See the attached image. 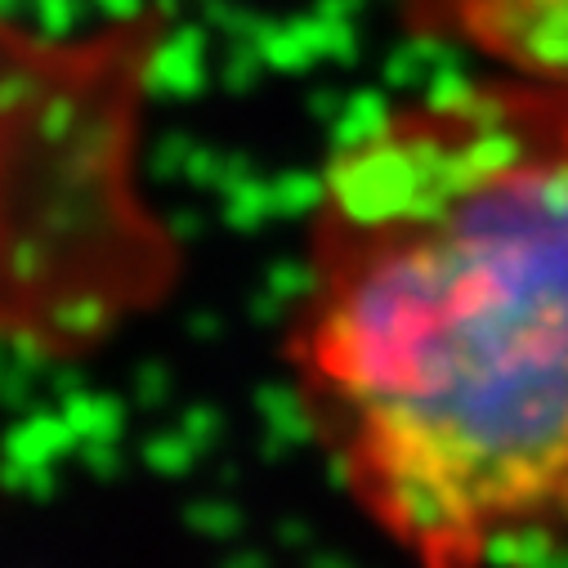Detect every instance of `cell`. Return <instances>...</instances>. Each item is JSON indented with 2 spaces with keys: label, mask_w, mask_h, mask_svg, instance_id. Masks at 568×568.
<instances>
[{
  "label": "cell",
  "mask_w": 568,
  "mask_h": 568,
  "mask_svg": "<svg viewBox=\"0 0 568 568\" xmlns=\"http://www.w3.org/2000/svg\"><path fill=\"white\" fill-rule=\"evenodd\" d=\"M292 372L341 488L412 568L568 546V81H457L345 139Z\"/></svg>",
  "instance_id": "obj_1"
},
{
  "label": "cell",
  "mask_w": 568,
  "mask_h": 568,
  "mask_svg": "<svg viewBox=\"0 0 568 568\" xmlns=\"http://www.w3.org/2000/svg\"><path fill=\"white\" fill-rule=\"evenodd\" d=\"M484 19L515 45V72L568 81V0H501Z\"/></svg>",
  "instance_id": "obj_2"
}]
</instances>
